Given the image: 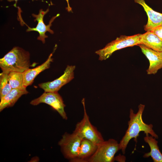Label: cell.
Masks as SVG:
<instances>
[{
    "instance_id": "16",
    "label": "cell",
    "mask_w": 162,
    "mask_h": 162,
    "mask_svg": "<svg viewBox=\"0 0 162 162\" xmlns=\"http://www.w3.org/2000/svg\"><path fill=\"white\" fill-rule=\"evenodd\" d=\"M144 138V141L149 145L150 151L145 153L143 155L144 158L151 157L154 162H162V154L159 150L158 146V141L156 138L148 134L146 135Z\"/></svg>"
},
{
    "instance_id": "13",
    "label": "cell",
    "mask_w": 162,
    "mask_h": 162,
    "mask_svg": "<svg viewBox=\"0 0 162 162\" xmlns=\"http://www.w3.org/2000/svg\"><path fill=\"white\" fill-rule=\"evenodd\" d=\"M52 56V53L44 63L35 68H29L23 73L24 85L25 87H26L31 85L38 75L44 70L50 68V64L53 61Z\"/></svg>"
},
{
    "instance_id": "1",
    "label": "cell",
    "mask_w": 162,
    "mask_h": 162,
    "mask_svg": "<svg viewBox=\"0 0 162 162\" xmlns=\"http://www.w3.org/2000/svg\"><path fill=\"white\" fill-rule=\"evenodd\" d=\"M145 106L140 104L138 106L137 112L135 113L133 110L130 109V120L128 122V128L119 143V149L123 154L125 153V150L130 141L134 138L137 141V137L141 131L143 132L146 135L150 134L156 139L158 136L152 129L153 125L147 124L143 121L142 115Z\"/></svg>"
},
{
    "instance_id": "17",
    "label": "cell",
    "mask_w": 162,
    "mask_h": 162,
    "mask_svg": "<svg viewBox=\"0 0 162 162\" xmlns=\"http://www.w3.org/2000/svg\"><path fill=\"white\" fill-rule=\"evenodd\" d=\"M8 79L12 89L26 88L24 85L23 73L10 72L8 74Z\"/></svg>"
},
{
    "instance_id": "14",
    "label": "cell",
    "mask_w": 162,
    "mask_h": 162,
    "mask_svg": "<svg viewBox=\"0 0 162 162\" xmlns=\"http://www.w3.org/2000/svg\"><path fill=\"white\" fill-rule=\"evenodd\" d=\"M28 93L26 88L12 89L10 92L0 99V111H2L5 108L13 106L22 96Z\"/></svg>"
},
{
    "instance_id": "7",
    "label": "cell",
    "mask_w": 162,
    "mask_h": 162,
    "mask_svg": "<svg viewBox=\"0 0 162 162\" xmlns=\"http://www.w3.org/2000/svg\"><path fill=\"white\" fill-rule=\"evenodd\" d=\"M40 103H45L50 106L58 112L63 119L67 120L68 117L64 110L65 105L58 92H44L39 97L32 100L30 102V104L33 106H36Z\"/></svg>"
},
{
    "instance_id": "5",
    "label": "cell",
    "mask_w": 162,
    "mask_h": 162,
    "mask_svg": "<svg viewBox=\"0 0 162 162\" xmlns=\"http://www.w3.org/2000/svg\"><path fill=\"white\" fill-rule=\"evenodd\" d=\"M120 150L119 143L111 139L104 141L98 145L94 153L88 159L89 162H112L115 155Z\"/></svg>"
},
{
    "instance_id": "2",
    "label": "cell",
    "mask_w": 162,
    "mask_h": 162,
    "mask_svg": "<svg viewBox=\"0 0 162 162\" xmlns=\"http://www.w3.org/2000/svg\"><path fill=\"white\" fill-rule=\"evenodd\" d=\"M29 52L19 46L13 47L0 59V67L2 72L23 73L30 66Z\"/></svg>"
},
{
    "instance_id": "20",
    "label": "cell",
    "mask_w": 162,
    "mask_h": 162,
    "mask_svg": "<svg viewBox=\"0 0 162 162\" xmlns=\"http://www.w3.org/2000/svg\"><path fill=\"white\" fill-rule=\"evenodd\" d=\"M38 160H39V158L37 157H34L31 160V161H32V162H37Z\"/></svg>"
},
{
    "instance_id": "19",
    "label": "cell",
    "mask_w": 162,
    "mask_h": 162,
    "mask_svg": "<svg viewBox=\"0 0 162 162\" xmlns=\"http://www.w3.org/2000/svg\"><path fill=\"white\" fill-rule=\"evenodd\" d=\"M162 40V25L156 27L151 31Z\"/></svg>"
},
{
    "instance_id": "11",
    "label": "cell",
    "mask_w": 162,
    "mask_h": 162,
    "mask_svg": "<svg viewBox=\"0 0 162 162\" xmlns=\"http://www.w3.org/2000/svg\"><path fill=\"white\" fill-rule=\"evenodd\" d=\"M134 1L143 7L147 14L148 21L144 26L145 31H151L154 28L162 25V13L153 10L146 4L144 0H134Z\"/></svg>"
},
{
    "instance_id": "15",
    "label": "cell",
    "mask_w": 162,
    "mask_h": 162,
    "mask_svg": "<svg viewBox=\"0 0 162 162\" xmlns=\"http://www.w3.org/2000/svg\"><path fill=\"white\" fill-rule=\"evenodd\" d=\"M140 44H143L155 51L162 52V40L151 31L142 34Z\"/></svg>"
},
{
    "instance_id": "9",
    "label": "cell",
    "mask_w": 162,
    "mask_h": 162,
    "mask_svg": "<svg viewBox=\"0 0 162 162\" xmlns=\"http://www.w3.org/2000/svg\"><path fill=\"white\" fill-rule=\"evenodd\" d=\"M49 11L48 9L46 11H44L41 9L39 10L38 14H32V16L35 18L34 21H37L38 24L35 28H31L28 27L26 30L27 32L36 31L38 32L39 33V36L38 37L37 39L41 41L43 44L45 43V39L48 38V36L45 34L46 32H48L51 34H53V31L50 29V27L55 19L59 15V14H58L56 16L52 17L50 21L49 24L46 25L44 22L43 18L44 15Z\"/></svg>"
},
{
    "instance_id": "4",
    "label": "cell",
    "mask_w": 162,
    "mask_h": 162,
    "mask_svg": "<svg viewBox=\"0 0 162 162\" xmlns=\"http://www.w3.org/2000/svg\"><path fill=\"white\" fill-rule=\"evenodd\" d=\"M82 103L84 108V115L82 119L78 122L74 131L78 134L82 138L88 140L98 145L104 140L97 128L91 123L88 115L85 106L84 98Z\"/></svg>"
},
{
    "instance_id": "18",
    "label": "cell",
    "mask_w": 162,
    "mask_h": 162,
    "mask_svg": "<svg viewBox=\"0 0 162 162\" xmlns=\"http://www.w3.org/2000/svg\"><path fill=\"white\" fill-rule=\"evenodd\" d=\"M8 74L2 72L0 74V99L8 94L12 89L8 79Z\"/></svg>"
},
{
    "instance_id": "8",
    "label": "cell",
    "mask_w": 162,
    "mask_h": 162,
    "mask_svg": "<svg viewBox=\"0 0 162 162\" xmlns=\"http://www.w3.org/2000/svg\"><path fill=\"white\" fill-rule=\"evenodd\" d=\"M75 65H67L63 74L59 78L52 81L40 83L39 87L46 92H57L63 86L74 78Z\"/></svg>"
},
{
    "instance_id": "10",
    "label": "cell",
    "mask_w": 162,
    "mask_h": 162,
    "mask_svg": "<svg viewBox=\"0 0 162 162\" xmlns=\"http://www.w3.org/2000/svg\"><path fill=\"white\" fill-rule=\"evenodd\" d=\"M137 45L149 61V66L146 70L147 74H156L162 68V52L155 51L143 44Z\"/></svg>"
},
{
    "instance_id": "21",
    "label": "cell",
    "mask_w": 162,
    "mask_h": 162,
    "mask_svg": "<svg viewBox=\"0 0 162 162\" xmlns=\"http://www.w3.org/2000/svg\"><path fill=\"white\" fill-rule=\"evenodd\" d=\"M9 2H11L13 1H17L18 0H7Z\"/></svg>"
},
{
    "instance_id": "12",
    "label": "cell",
    "mask_w": 162,
    "mask_h": 162,
    "mask_svg": "<svg viewBox=\"0 0 162 162\" xmlns=\"http://www.w3.org/2000/svg\"><path fill=\"white\" fill-rule=\"evenodd\" d=\"M98 145L86 139L82 140L77 157L71 160V162H88V159L95 152Z\"/></svg>"
},
{
    "instance_id": "6",
    "label": "cell",
    "mask_w": 162,
    "mask_h": 162,
    "mask_svg": "<svg viewBox=\"0 0 162 162\" xmlns=\"http://www.w3.org/2000/svg\"><path fill=\"white\" fill-rule=\"evenodd\" d=\"M82 139L74 131L71 134L65 133L62 135L58 144L66 158L71 161L77 157Z\"/></svg>"
},
{
    "instance_id": "3",
    "label": "cell",
    "mask_w": 162,
    "mask_h": 162,
    "mask_svg": "<svg viewBox=\"0 0 162 162\" xmlns=\"http://www.w3.org/2000/svg\"><path fill=\"white\" fill-rule=\"evenodd\" d=\"M141 35L139 34L130 36L121 35L108 44L103 49L96 51L95 53L99 56V60H105L117 50L140 44Z\"/></svg>"
}]
</instances>
